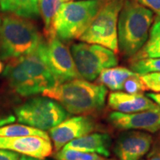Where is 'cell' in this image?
Returning a JSON list of instances; mask_svg holds the SVG:
<instances>
[{
  "instance_id": "1",
  "label": "cell",
  "mask_w": 160,
  "mask_h": 160,
  "mask_svg": "<svg viewBox=\"0 0 160 160\" xmlns=\"http://www.w3.org/2000/svg\"><path fill=\"white\" fill-rule=\"evenodd\" d=\"M42 93L45 97L58 102L70 114L87 115L104 107L107 89L102 85L76 78L55 84Z\"/></svg>"
},
{
  "instance_id": "2",
  "label": "cell",
  "mask_w": 160,
  "mask_h": 160,
  "mask_svg": "<svg viewBox=\"0 0 160 160\" xmlns=\"http://www.w3.org/2000/svg\"><path fill=\"white\" fill-rule=\"evenodd\" d=\"M154 12L132 0H125L118 22V49L127 57H133L149 38Z\"/></svg>"
},
{
  "instance_id": "3",
  "label": "cell",
  "mask_w": 160,
  "mask_h": 160,
  "mask_svg": "<svg viewBox=\"0 0 160 160\" xmlns=\"http://www.w3.org/2000/svg\"><path fill=\"white\" fill-rule=\"evenodd\" d=\"M34 23L14 14L5 15L0 22V60L22 57L36 51L43 43Z\"/></svg>"
},
{
  "instance_id": "4",
  "label": "cell",
  "mask_w": 160,
  "mask_h": 160,
  "mask_svg": "<svg viewBox=\"0 0 160 160\" xmlns=\"http://www.w3.org/2000/svg\"><path fill=\"white\" fill-rule=\"evenodd\" d=\"M103 1L71 0L62 3L53 21V36L63 41L79 38L97 14Z\"/></svg>"
},
{
  "instance_id": "5",
  "label": "cell",
  "mask_w": 160,
  "mask_h": 160,
  "mask_svg": "<svg viewBox=\"0 0 160 160\" xmlns=\"http://www.w3.org/2000/svg\"><path fill=\"white\" fill-rule=\"evenodd\" d=\"M125 0H104L100 10L78 39L87 44L99 45L117 52L118 22Z\"/></svg>"
},
{
  "instance_id": "6",
  "label": "cell",
  "mask_w": 160,
  "mask_h": 160,
  "mask_svg": "<svg viewBox=\"0 0 160 160\" xmlns=\"http://www.w3.org/2000/svg\"><path fill=\"white\" fill-rule=\"evenodd\" d=\"M18 121L41 131L50 130L67 118L60 103L47 97H35L15 109Z\"/></svg>"
},
{
  "instance_id": "7",
  "label": "cell",
  "mask_w": 160,
  "mask_h": 160,
  "mask_svg": "<svg viewBox=\"0 0 160 160\" xmlns=\"http://www.w3.org/2000/svg\"><path fill=\"white\" fill-rule=\"evenodd\" d=\"M70 52L79 77L86 81L95 80L104 69L118 65L114 52L99 45L74 44Z\"/></svg>"
},
{
  "instance_id": "8",
  "label": "cell",
  "mask_w": 160,
  "mask_h": 160,
  "mask_svg": "<svg viewBox=\"0 0 160 160\" xmlns=\"http://www.w3.org/2000/svg\"><path fill=\"white\" fill-rule=\"evenodd\" d=\"M36 52L50 69L56 84L80 78L71 52L56 37L49 38L46 43L43 42Z\"/></svg>"
},
{
  "instance_id": "9",
  "label": "cell",
  "mask_w": 160,
  "mask_h": 160,
  "mask_svg": "<svg viewBox=\"0 0 160 160\" xmlns=\"http://www.w3.org/2000/svg\"><path fill=\"white\" fill-rule=\"evenodd\" d=\"M94 128L95 124L92 118L78 116L65 119L58 126L50 129L49 135L53 142L54 150L58 152L67 143L88 134Z\"/></svg>"
},
{
  "instance_id": "10",
  "label": "cell",
  "mask_w": 160,
  "mask_h": 160,
  "mask_svg": "<svg viewBox=\"0 0 160 160\" xmlns=\"http://www.w3.org/2000/svg\"><path fill=\"white\" fill-rule=\"evenodd\" d=\"M152 141V136L144 132H125L117 140L114 152L119 160H140L150 149Z\"/></svg>"
},
{
  "instance_id": "11",
  "label": "cell",
  "mask_w": 160,
  "mask_h": 160,
  "mask_svg": "<svg viewBox=\"0 0 160 160\" xmlns=\"http://www.w3.org/2000/svg\"><path fill=\"white\" fill-rule=\"evenodd\" d=\"M0 149L10 150L38 159H44L52 153L51 141L39 136L0 137Z\"/></svg>"
},
{
  "instance_id": "12",
  "label": "cell",
  "mask_w": 160,
  "mask_h": 160,
  "mask_svg": "<svg viewBox=\"0 0 160 160\" xmlns=\"http://www.w3.org/2000/svg\"><path fill=\"white\" fill-rule=\"evenodd\" d=\"M109 121L119 130H143L156 132L160 130V109L130 114L114 111L109 114Z\"/></svg>"
},
{
  "instance_id": "13",
  "label": "cell",
  "mask_w": 160,
  "mask_h": 160,
  "mask_svg": "<svg viewBox=\"0 0 160 160\" xmlns=\"http://www.w3.org/2000/svg\"><path fill=\"white\" fill-rule=\"evenodd\" d=\"M108 105L120 113H137L149 110H158L160 107L143 94H130L125 92H113L109 95Z\"/></svg>"
},
{
  "instance_id": "14",
  "label": "cell",
  "mask_w": 160,
  "mask_h": 160,
  "mask_svg": "<svg viewBox=\"0 0 160 160\" xmlns=\"http://www.w3.org/2000/svg\"><path fill=\"white\" fill-rule=\"evenodd\" d=\"M4 76L12 89L22 97L42 93L39 87L25 70L20 58L10 60L4 70Z\"/></svg>"
},
{
  "instance_id": "15",
  "label": "cell",
  "mask_w": 160,
  "mask_h": 160,
  "mask_svg": "<svg viewBox=\"0 0 160 160\" xmlns=\"http://www.w3.org/2000/svg\"><path fill=\"white\" fill-rule=\"evenodd\" d=\"M20 60L27 73L34 80L42 92L56 84V81L50 69H48L46 63L42 61L36 51L20 57Z\"/></svg>"
},
{
  "instance_id": "16",
  "label": "cell",
  "mask_w": 160,
  "mask_h": 160,
  "mask_svg": "<svg viewBox=\"0 0 160 160\" xmlns=\"http://www.w3.org/2000/svg\"><path fill=\"white\" fill-rule=\"evenodd\" d=\"M111 145V138L107 133H92L75 139L67 143L64 149H74L81 152L95 153L108 158L110 155L109 147Z\"/></svg>"
},
{
  "instance_id": "17",
  "label": "cell",
  "mask_w": 160,
  "mask_h": 160,
  "mask_svg": "<svg viewBox=\"0 0 160 160\" xmlns=\"http://www.w3.org/2000/svg\"><path fill=\"white\" fill-rule=\"evenodd\" d=\"M0 9L25 19L40 16L38 0H0Z\"/></svg>"
},
{
  "instance_id": "18",
  "label": "cell",
  "mask_w": 160,
  "mask_h": 160,
  "mask_svg": "<svg viewBox=\"0 0 160 160\" xmlns=\"http://www.w3.org/2000/svg\"><path fill=\"white\" fill-rule=\"evenodd\" d=\"M134 74L136 73L125 67H113L102 71L97 78V83L108 87L111 91L119 92L122 91L126 80Z\"/></svg>"
},
{
  "instance_id": "19",
  "label": "cell",
  "mask_w": 160,
  "mask_h": 160,
  "mask_svg": "<svg viewBox=\"0 0 160 160\" xmlns=\"http://www.w3.org/2000/svg\"><path fill=\"white\" fill-rule=\"evenodd\" d=\"M144 58H160V17L157 18L150 28L147 42L132 57V61Z\"/></svg>"
},
{
  "instance_id": "20",
  "label": "cell",
  "mask_w": 160,
  "mask_h": 160,
  "mask_svg": "<svg viewBox=\"0 0 160 160\" xmlns=\"http://www.w3.org/2000/svg\"><path fill=\"white\" fill-rule=\"evenodd\" d=\"M62 2V0H38L40 16L43 20L45 34L48 39L54 37L52 33V24Z\"/></svg>"
},
{
  "instance_id": "21",
  "label": "cell",
  "mask_w": 160,
  "mask_h": 160,
  "mask_svg": "<svg viewBox=\"0 0 160 160\" xmlns=\"http://www.w3.org/2000/svg\"><path fill=\"white\" fill-rule=\"evenodd\" d=\"M22 136H39L50 140L45 131L33 128L22 124H9L0 127V137H22Z\"/></svg>"
},
{
  "instance_id": "22",
  "label": "cell",
  "mask_w": 160,
  "mask_h": 160,
  "mask_svg": "<svg viewBox=\"0 0 160 160\" xmlns=\"http://www.w3.org/2000/svg\"><path fill=\"white\" fill-rule=\"evenodd\" d=\"M132 71L140 76L149 73H160V58H144L132 61Z\"/></svg>"
},
{
  "instance_id": "23",
  "label": "cell",
  "mask_w": 160,
  "mask_h": 160,
  "mask_svg": "<svg viewBox=\"0 0 160 160\" xmlns=\"http://www.w3.org/2000/svg\"><path fill=\"white\" fill-rule=\"evenodd\" d=\"M55 158L57 160H114L108 159L95 153L81 152L74 149H64V148H62V150L58 151V153L55 156Z\"/></svg>"
},
{
  "instance_id": "24",
  "label": "cell",
  "mask_w": 160,
  "mask_h": 160,
  "mask_svg": "<svg viewBox=\"0 0 160 160\" xmlns=\"http://www.w3.org/2000/svg\"><path fill=\"white\" fill-rule=\"evenodd\" d=\"M122 90L130 94H142L148 89L141 78V76L136 73L126 80L123 85Z\"/></svg>"
},
{
  "instance_id": "25",
  "label": "cell",
  "mask_w": 160,
  "mask_h": 160,
  "mask_svg": "<svg viewBox=\"0 0 160 160\" xmlns=\"http://www.w3.org/2000/svg\"><path fill=\"white\" fill-rule=\"evenodd\" d=\"M141 78L145 84L148 90L154 92H160V73H149L141 76Z\"/></svg>"
},
{
  "instance_id": "26",
  "label": "cell",
  "mask_w": 160,
  "mask_h": 160,
  "mask_svg": "<svg viewBox=\"0 0 160 160\" xmlns=\"http://www.w3.org/2000/svg\"><path fill=\"white\" fill-rule=\"evenodd\" d=\"M139 5L149 9L160 17V0H132Z\"/></svg>"
},
{
  "instance_id": "27",
  "label": "cell",
  "mask_w": 160,
  "mask_h": 160,
  "mask_svg": "<svg viewBox=\"0 0 160 160\" xmlns=\"http://www.w3.org/2000/svg\"><path fill=\"white\" fill-rule=\"evenodd\" d=\"M19 154L13 151L0 149V160H19Z\"/></svg>"
},
{
  "instance_id": "28",
  "label": "cell",
  "mask_w": 160,
  "mask_h": 160,
  "mask_svg": "<svg viewBox=\"0 0 160 160\" xmlns=\"http://www.w3.org/2000/svg\"><path fill=\"white\" fill-rule=\"evenodd\" d=\"M15 119L16 118L13 115H0V127L6 125L12 124Z\"/></svg>"
},
{
  "instance_id": "29",
  "label": "cell",
  "mask_w": 160,
  "mask_h": 160,
  "mask_svg": "<svg viewBox=\"0 0 160 160\" xmlns=\"http://www.w3.org/2000/svg\"><path fill=\"white\" fill-rule=\"evenodd\" d=\"M146 96L160 107V92H148Z\"/></svg>"
},
{
  "instance_id": "30",
  "label": "cell",
  "mask_w": 160,
  "mask_h": 160,
  "mask_svg": "<svg viewBox=\"0 0 160 160\" xmlns=\"http://www.w3.org/2000/svg\"><path fill=\"white\" fill-rule=\"evenodd\" d=\"M19 160H42L38 159V158H31V157H28V156H22L19 158Z\"/></svg>"
},
{
  "instance_id": "31",
  "label": "cell",
  "mask_w": 160,
  "mask_h": 160,
  "mask_svg": "<svg viewBox=\"0 0 160 160\" xmlns=\"http://www.w3.org/2000/svg\"><path fill=\"white\" fill-rule=\"evenodd\" d=\"M148 160H160V156H158V155L152 156V157H150Z\"/></svg>"
},
{
  "instance_id": "32",
  "label": "cell",
  "mask_w": 160,
  "mask_h": 160,
  "mask_svg": "<svg viewBox=\"0 0 160 160\" xmlns=\"http://www.w3.org/2000/svg\"><path fill=\"white\" fill-rule=\"evenodd\" d=\"M3 70H4V65H3V63L2 62L0 61V74L3 72Z\"/></svg>"
},
{
  "instance_id": "33",
  "label": "cell",
  "mask_w": 160,
  "mask_h": 160,
  "mask_svg": "<svg viewBox=\"0 0 160 160\" xmlns=\"http://www.w3.org/2000/svg\"><path fill=\"white\" fill-rule=\"evenodd\" d=\"M62 1H71V0H62Z\"/></svg>"
},
{
  "instance_id": "34",
  "label": "cell",
  "mask_w": 160,
  "mask_h": 160,
  "mask_svg": "<svg viewBox=\"0 0 160 160\" xmlns=\"http://www.w3.org/2000/svg\"><path fill=\"white\" fill-rule=\"evenodd\" d=\"M0 22H1V18H0Z\"/></svg>"
}]
</instances>
